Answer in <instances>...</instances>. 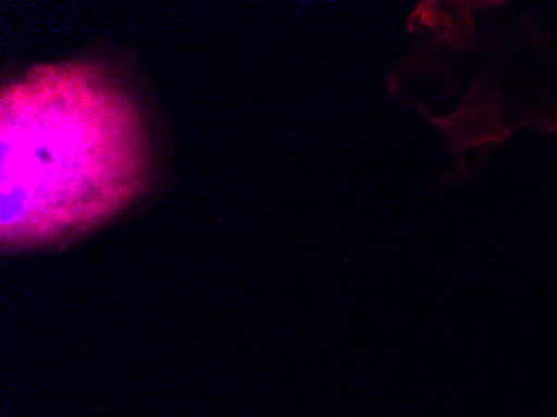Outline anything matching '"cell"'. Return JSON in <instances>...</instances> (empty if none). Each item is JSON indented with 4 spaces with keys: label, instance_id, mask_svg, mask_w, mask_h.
I'll return each instance as SVG.
<instances>
[{
    "label": "cell",
    "instance_id": "6da1fadb",
    "mask_svg": "<svg viewBox=\"0 0 557 417\" xmlns=\"http://www.w3.org/2000/svg\"><path fill=\"white\" fill-rule=\"evenodd\" d=\"M441 133L447 137L456 156L478 144L494 140L497 136L496 109L469 96L465 106L447 119H431Z\"/></svg>",
    "mask_w": 557,
    "mask_h": 417
}]
</instances>
